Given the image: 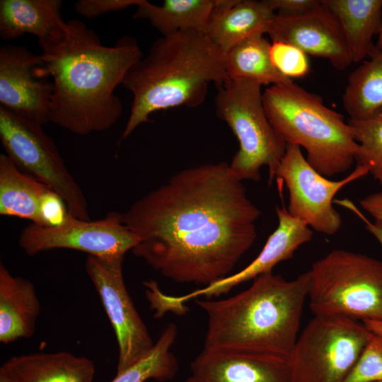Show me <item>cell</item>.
<instances>
[{
  "label": "cell",
  "instance_id": "6da1fadb",
  "mask_svg": "<svg viewBox=\"0 0 382 382\" xmlns=\"http://www.w3.org/2000/svg\"><path fill=\"white\" fill-rule=\"evenodd\" d=\"M260 210L226 162L188 168L122 214L132 253L177 283L208 286L228 276L257 236Z\"/></svg>",
  "mask_w": 382,
  "mask_h": 382
},
{
  "label": "cell",
  "instance_id": "7a4b0ae2",
  "mask_svg": "<svg viewBox=\"0 0 382 382\" xmlns=\"http://www.w3.org/2000/svg\"><path fill=\"white\" fill-rule=\"evenodd\" d=\"M41 50L36 74L53 84L49 122L79 136L111 128L123 111L115 91L143 57L137 41L124 36L105 46L83 21L71 19L64 36Z\"/></svg>",
  "mask_w": 382,
  "mask_h": 382
},
{
  "label": "cell",
  "instance_id": "3957f363",
  "mask_svg": "<svg viewBox=\"0 0 382 382\" xmlns=\"http://www.w3.org/2000/svg\"><path fill=\"white\" fill-rule=\"evenodd\" d=\"M227 299H197L207 316L204 347L289 360L310 286L307 271L286 280L272 271Z\"/></svg>",
  "mask_w": 382,
  "mask_h": 382
},
{
  "label": "cell",
  "instance_id": "277c9868",
  "mask_svg": "<svg viewBox=\"0 0 382 382\" xmlns=\"http://www.w3.org/2000/svg\"><path fill=\"white\" fill-rule=\"evenodd\" d=\"M228 80L225 54L205 33L187 30L162 36L128 71L122 85L132 94L120 141L156 112L201 105L209 84Z\"/></svg>",
  "mask_w": 382,
  "mask_h": 382
},
{
  "label": "cell",
  "instance_id": "5b68a950",
  "mask_svg": "<svg viewBox=\"0 0 382 382\" xmlns=\"http://www.w3.org/2000/svg\"><path fill=\"white\" fill-rule=\"evenodd\" d=\"M262 100L273 128L286 144L303 147L320 174L329 178L352 166L358 149L352 129L320 96L291 81L267 88Z\"/></svg>",
  "mask_w": 382,
  "mask_h": 382
},
{
  "label": "cell",
  "instance_id": "8992f818",
  "mask_svg": "<svg viewBox=\"0 0 382 382\" xmlns=\"http://www.w3.org/2000/svg\"><path fill=\"white\" fill-rule=\"evenodd\" d=\"M308 306L314 316L382 321V262L337 249L308 270Z\"/></svg>",
  "mask_w": 382,
  "mask_h": 382
},
{
  "label": "cell",
  "instance_id": "52a82bcc",
  "mask_svg": "<svg viewBox=\"0 0 382 382\" xmlns=\"http://www.w3.org/2000/svg\"><path fill=\"white\" fill-rule=\"evenodd\" d=\"M261 87L248 80H227L219 86L215 110L239 142V149L229 164L233 173L242 181H258L260 169L265 166L271 185L287 144L267 118Z\"/></svg>",
  "mask_w": 382,
  "mask_h": 382
},
{
  "label": "cell",
  "instance_id": "ba28073f",
  "mask_svg": "<svg viewBox=\"0 0 382 382\" xmlns=\"http://www.w3.org/2000/svg\"><path fill=\"white\" fill-rule=\"evenodd\" d=\"M372 332L341 316H314L288 360L291 382H344Z\"/></svg>",
  "mask_w": 382,
  "mask_h": 382
},
{
  "label": "cell",
  "instance_id": "9c48e42d",
  "mask_svg": "<svg viewBox=\"0 0 382 382\" xmlns=\"http://www.w3.org/2000/svg\"><path fill=\"white\" fill-rule=\"evenodd\" d=\"M42 126L0 106V140L6 154L22 171L57 192L65 202L69 214L90 221L85 195Z\"/></svg>",
  "mask_w": 382,
  "mask_h": 382
},
{
  "label": "cell",
  "instance_id": "30bf717a",
  "mask_svg": "<svg viewBox=\"0 0 382 382\" xmlns=\"http://www.w3.org/2000/svg\"><path fill=\"white\" fill-rule=\"evenodd\" d=\"M369 173L367 166L357 165L343 179L330 180L308 163L300 146L287 144L275 178L288 189L286 209L290 215L317 232L333 235L342 226L341 216L333 207L335 196L342 187Z\"/></svg>",
  "mask_w": 382,
  "mask_h": 382
},
{
  "label": "cell",
  "instance_id": "8fae6325",
  "mask_svg": "<svg viewBox=\"0 0 382 382\" xmlns=\"http://www.w3.org/2000/svg\"><path fill=\"white\" fill-rule=\"evenodd\" d=\"M137 242L117 212H109L95 221L81 220L69 214L65 221L56 226L31 224L22 230L18 238L20 248L30 256L65 248L99 257H115L125 256Z\"/></svg>",
  "mask_w": 382,
  "mask_h": 382
},
{
  "label": "cell",
  "instance_id": "7c38bea8",
  "mask_svg": "<svg viewBox=\"0 0 382 382\" xmlns=\"http://www.w3.org/2000/svg\"><path fill=\"white\" fill-rule=\"evenodd\" d=\"M123 260L124 256L88 255L85 265L115 334L119 349L117 374L146 355L154 345L126 288Z\"/></svg>",
  "mask_w": 382,
  "mask_h": 382
},
{
  "label": "cell",
  "instance_id": "4fadbf2b",
  "mask_svg": "<svg viewBox=\"0 0 382 382\" xmlns=\"http://www.w3.org/2000/svg\"><path fill=\"white\" fill-rule=\"evenodd\" d=\"M278 226L269 236L259 255L245 268L203 288L181 296L163 294V308L168 312L183 314L186 311L185 303L199 297L212 299L228 293L234 286L255 279L279 262L291 259L295 251L311 240L313 231L303 221L289 214L285 206L275 208Z\"/></svg>",
  "mask_w": 382,
  "mask_h": 382
},
{
  "label": "cell",
  "instance_id": "5bb4252c",
  "mask_svg": "<svg viewBox=\"0 0 382 382\" xmlns=\"http://www.w3.org/2000/svg\"><path fill=\"white\" fill-rule=\"evenodd\" d=\"M267 34L272 42L289 43L306 54L328 59L339 71L352 63L340 23L321 1L304 13H276Z\"/></svg>",
  "mask_w": 382,
  "mask_h": 382
},
{
  "label": "cell",
  "instance_id": "9a60e30c",
  "mask_svg": "<svg viewBox=\"0 0 382 382\" xmlns=\"http://www.w3.org/2000/svg\"><path fill=\"white\" fill-rule=\"evenodd\" d=\"M42 63L41 55L25 47L8 44L0 48V106L44 125L50 122L53 84L37 76Z\"/></svg>",
  "mask_w": 382,
  "mask_h": 382
},
{
  "label": "cell",
  "instance_id": "2e32d148",
  "mask_svg": "<svg viewBox=\"0 0 382 382\" xmlns=\"http://www.w3.org/2000/svg\"><path fill=\"white\" fill-rule=\"evenodd\" d=\"M192 382H291L288 361L204 347L191 364Z\"/></svg>",
  "mask_w": 382,
  "mask_h": 382
},
{
  "label": "cell",
  "instance_id": "e0dca14e",
  "mask_svg": "<svg viewBox=\"0 0 382 382\" xmlns=\"http://www.w3.org/2000/svg\"><path fill=\"white\" fill-rule=\"evenodd\" d=\"M62 6L61 0H1V38L9 41L30 34L41 49L57 42L67 29Z\"/></svg>",
  "mask_w": 382,
  "mask_h": 382
},
{
  "label": "cell",
  "instance_id": "ac0fdd59",
  "mask_svg": "<svg viewBox=\"0 0 382 382\" xmlns=\"http://www.w3.org/2000/svg\"><path fill=\"white\" fill-rule=\"evenodd\" d=\"M275 16L269 0H216L205 34L225 54L245 40L267 34Z\"/></svg>",
  "mask_w": 382,
  "mask_h": 382
},
{
  "label": "cell",
  "instance_id": "d6986e66",
  "mask_svg": "<svg viewBox=\"0 0 382 382\" xmlns=\"http://www.w3.org/2000/svg\"><path fill=\"white\" fill-rule=\"evenodd\" d=\"M93 360L68 352L33 353L10 357L0 367L3 382H93Z\"/></svg>",
  "mask_w": 382,
  "mask_h": 382
},
{
  "label": "cell",
  "instance_id": "ffe728a7",
  "mask_svg": "<svg viewBox=\"0 0 382 382\" xmlns=\"http://www.w3.org/2000/svg\"><path fill=\"white\" fill-rule=\"evenodd\" d=\"M40 312L34 284L0 265V342L31 337Z\"/></svg>",
  "mask_w": 382,
  "mask_h": 382
},
{
  "label": "cell",
  "instance_id": "44dd1931",
  "mask_svg": "<svg viewBox=\"0 0 382 382\" xmlns=\"http://www.w3.org/2000/svg\"><path fill=\"white\" fill-rule=\"evenodd\" d=\"M338 18L352 62H362L376 50L373 42L382 22V0H322Z\"/></svg>",
  "mask_w": 382,
  "mask_h": 382
},
{
  "label": "cell",
  "instance_id": "7402d4cb",
  "mask_svg": "<svg viewBox=\"0 0 382 382\" xmlns=\"http://www.w3.org/2000/svg\"><path fill=\"white\" fill-rule=\"evenodd\" d=\"M51 190L22 171L6 154L0 155V214L42 226L40 204Z\"/></svg>",
  "mask_w": 382,
  "mask_h": 382
},
{
  "label": "cell",
  "instance_id": "603a6c76",
  "mask_svg": "<svg viewBox=\"0 0 382 382\" xmlns=\"http://www.w3.org/2000/svg\"><path fill=\"white\" fill-rule=\"evenodd\" d=\"M216 4V0H165L158 6L142 0L133 17L147 20L162 36L187 30L205 33Z\"/></svg>",
  "mask_w": 382,
  "mask_h": 382
},
{
  "label": "cell",
  "instance_id": "cb8c5ba5",
  "mask_svg": "<svg viewBox=\"0 0 382 382\" xmlns=\"http://www.w3.org/2000/svg\"><path fill=\"white\" fill-rule=\"evenodd\" d=\"M342 101L350 120H366L382 113L381 51L376 48L349 74Z\"/></svg>",
  "mask_w": 382,
  "mask_h": 382
},
{
  "label": "cell",
  "instance_id": "d4e9b609",
  "mask_svg": "<svg viewBox=\"0 0 382 382\" xmlns=\"http://www.w3.org/2000/svg\"><path fill=\"white\" fill-rule=\"evenodd\" d=\"M270 44L264 35H257L230 49L225 54L228 80H248L261 86L293 81L274 66L270 54Z\"/></svg>",
  "mask_w": 382,
  "mask_h": 382
},
{
  "label": "cell",
  "instance_id": "484cf974",
  "mask_svg": "<svg viewBox=\"0 0 382 382\" xmlns=\"http://www.w3.org/2000/svg\"><path fill=\"white\" fill-rule=\"evenodd\" d=\"M177 336V327L170 323L151 351L138 361L116 374L111 382H144L149 379L165 381L173 378L178 370L170 352Z\"/></svg>",
  "mask_w": 382,
  "mask_h": 382
},
{
  "label": "cell",
  "instance_id": "4316f807",
  "mask_svg": "<svg viewBox=\"0 0 382 382\" xmlns=\"http://www.w3.org/2000/svg\"><path fill=\"white\" fill-rule=\"evenodd\" d=\"M347 121L358 144L357 165L367 166L382 185V113L366 120Z\"/></svg>",
  "mask_w": 382,
  "mask_h": 382
},
{
  "label": "cell",
  "instance_id": "83f0119b",
  "mask_svg": "<svg viewBox=\"0 0 382 382\" xmlns=\"http://www.w3.org/2000/svg\"><path fill=\"white\" fill-rule=\"evenodd\" d=\"M382 381V335L372 334L344 382Z\"/></svg>",
  "mask_w": 382,
  "mask_h": 382
},
{
  "label": "cell",
  "instance_id": "f1b7e54d",
  "mask_svg": "<svg viewBox=\"0 0 382 382\" xmlns=\"http://www.w3.org/2000/svg\"><path fill=\"white\" fill-rule=\"evenodd\" d=\"M270 54L274 66L289 79L303 77L310 71L308 54L291 44L272 42Z\"/></svg>",
  "mask_w": 382,
  "mask_h": 382
},
{
  "label": "cell",
  "instance_id": "f546056e",
  "mask_svg": "<svg viewBox=\"0 0 382 382\" xmlns=\"http://www.w3.org/2000/svg\"><path fill=\"white\" fill-rule=\"evenodd\" d=\"M142 0H79L74 3V9L79 15L93 18L103 14L137 6Z\"/></svg>",
  "mask_w": 382,
  "mask_h": 382
},
{
  "label": "cell",
  "instance_id": "4dcf8cb0",
  "mask_svg": "<svg viewBox=\"0 0 382 382\" xmlns=\"http://www.w3.org/2000/svg\"><path fill=\"white\" fill-rule=\"evenodd\" d=\"M69 215L64 199L54 191L49 190L40 204V218L42 226H56L65 221Z\"/></svg>",
  "mask_w": 382,
  "mask_h": 382
},
{
  "label": "cell",
  "instance_id": "1f68e13d",
  "mask_svg": "<svg viewBox=\"0 0 382 382\" xmlns=\"http://www.w3.org/2000/svg\"><path fill=\"white\" fill-rule=\"evenodd\" d=\"M279 14L294 15L308 11L320 4L317 0H269Z\"/></svg>",
  "mask_w": 382,
  "mask_h": 382
},
{
  "label": "cell",
  "instance_id": "d6a6232c",
  "mask_svg": "<svg viewBox=\"0 0 382 382\" xmlns=\"http://www.w3.org/2000/svg\"><path fill=\"white\" fill-rule=\"evenodd\" d=\"M359 204L375 219L382 221V191L366 196Z\"/></svg>",
  "mask_w": 382,
  "mask_h": 382
},
{
  "label": "cell",
  "instance_id": "836d02e7",
  "mask_svg": "<svg viewBox=\"0 0 382 382\" xmlns=\"http://www.w3.org/2000/svg\"><path fill=\"white\" fill-rule=\"evenodd\" d=\"M352 212L364 222L366 229L378 240L382 246V221L375 219L374 223L371 222L356 207L352 209Z\"/></svg>",
  "mask_w": 382,
  "mask_h": 382
},
{
  "label": "cell",
  "instance_id": "e575fe53",
  "mask_svg": "<svg viewBox=\"0 0 382 382\" xmlns=\"http://www.w3.org/2000/svg\"><path fill=\"white\" fill-rule=\"evenodd\" d=\"M362 322L371 332L382 335V321L364 320Z\"/></svg>",
  "mask_w": 382,
  "mask_h": 382
},
{
  "label": "cell",
  "instance_id": "d590c367",
  "mask_svg": "<svg viewBox=\"0 0 382 382\" xmlns=\"http://www.w3.org/2000/svg\"><path fill=\"white\" fill-rule=\"evenodd\" d=\"M375 46L378 50L382 52V22H381V28L378 35V39L375 44Z\"/></svg>",
  "mask_w": 382,
  "mask_h": 382
},
{
  "label": "cell",
  "instance_id": "8d00e7d4",
  "mask_svg": "<svg viewBox=\"0 0 382 382\" xmlns=\"http://www.w3.org/2000/svg\"><path fill=\"white\" fill-rule=\"evenodd\" d=\"M186 382H192L191 379L189 378Z\"/></svg>",
  "mask_w": 382,
  "mask_h": 382
},
{
  "label": "cell",
  "instance_id": "74e56055",
  "mask_svg": "<svg viewBox=\"0 0 382 382\" xmlns=\"http://www.w3.org/2000/svg\"><path fill=\"white\" fill-rule=\"evenodd\" d=\"M378 382H382V381H378Z\"/></svg>",
  "mask_w": 382,
  "mask_h": 382
},
{
  "label": "cell",
  "instance_id": "f35d334b",
  "mask_svg": "<svg viewBox=\"0 0 382 382\" xmlns=\"http://www.w3.org/2000/svg\"><path fill=\"white\" fill-rule=\"evenodd\" d=\"M0 382H3V381H0Z\"/></svg>",
  "mask_w": 382,
  "mask_h": 382
}]
</instances>
